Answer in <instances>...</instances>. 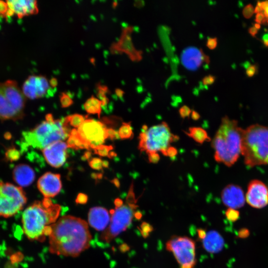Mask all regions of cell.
<instances>
[{
	"label": "cell",
	"instance_id": "15",
	"mask_svg": "<svg viewBox=\"0 0 268 268\" xmlns=\"http://www.w3.org/2000/svg\"><path fill=\"white\" fill-rule=\"evenodd\" d=\"M67 147V145L66 142L58 141L42 149V153L46 162L50 166L55 168H59L66 161Z\"/></svg>",
	"mask_w": 268,
	"mask_h": 268
},
{
	"label": "cell",
	"instance_id": "49",
	"mask_svg": "<svg viewBox=\"0 0 268 268\" xmlns=\"http://www.w3.org/2000/svg\"><path fill=\"white\" fill-rule=\"evenodd\" d=\"M49 83L52 87H56L58 84L57 79L55 78H52L49 80Z\"/></svg>",
	"mask_w": 268,
	"mask_h": 268
},
{
	"label": "cell",
	"instance_id": "19",
	"mask_svg": "<svg viewBox=\"0 0 268 268\" xmlns=\"http://www.w3.org/2000/svg\"><path fill=\"white\" fill-rule=\"evenodd\" d=\"M181 61L184 66L187 68L195 70L205 62L209 63V58L206 55L201 49L194 47H188L184 49L181 55Z\"/></svg>",
	"mask_w": 268,
	"mask_h": 268
},
{
	"label": "cell",
	"instance_id": "10",
	"mask_svg": "<svg viewBox=\"0 0 268 268\" xmlns=\"http://www.w3.org/2000/svg\"><path fill=\"white\" fill-rule=\"evenodd\" d=\"M166 249L171 252L180 268H194L197 264L196 244L187 236H172L166 243Z\"/></svg>",
	"mask_w": 268,
	"mask_h": 268
},
{
	"label": "cell",
	"instance_id": "9",
	"mask_svg": "<svg viewBox=\"0 0 268 268\" xmlns=\"http://www.w3.org/2000/svg\"><path fill=\"white\" fill-rule=\"evenodd\" d=\"M27 201L21 187L0 180V216L11 217L21 210Z\"/></svg>",
	"mask_w": 268,
	"mask_h": 268
},
{
	"label": "cell",
	"instance_id": "33",
	"mask_svg": "<svg viewBox=\"0 0 268 268\" xmlns=\"http://www.w3.org/2000/svg\"><path fill=\"white\" fill-rule=\"evenodd\" d=\"M227 219L230 221H235L239 217V213L235 209L228 208L225 212Z\"/></svg>",
	"mask_w": 268,
	"mask_h": 268
},
{
	"label": "cell",
	"instance_id": "43",
	"mask_svg": "<svg viewBox=\"0 0 268 268\" xmlns=\"http://www.w3.org/2000/svg\"><path fill=\"white\" fill-rule=\"evenodd\" d=\"M257 71V67L256 65H251L246 69V74L248 77L253 76Z\"/></svg>",
	"mask_w": 268,
	"mask_h": 268
},
{
	"label": "cell",
	"instance_id": "34",
	"mask_svg": "<svg viewBox=\"0 0 268 268\" xmlns=\"http://www.w3.org/2000/svg\"><path fill=\"white\" fill-rule=\"evenodd\" d=\"M8 6L6 0H0V16L4 18H8Z\"/></svg>",
	"mask_w": 268,
	"mask_h": 268
},
{
	"label": "cell",
	"instance_id": "13",
	"mask_svg": "<svg viewBox=\"0 0 268 268\" xmlns=\"http://www.w3.org/2000/svg\"><path fill=\"white\" fill-rule=\"evenodd\" d=\"M133 26L125 27L119 40L110 47V50L113 54L126 53L133 61H138L142 59V51L134 47L132 40L131 34Z\"/></svg>",
	"mask_w": 268,
	"mask_h": 268
},
{
	"label": "cell",
	"instance_id": "37",
	"mask_svg": "<svg viewBox=\"0 0 268 268\" xmlns=\"http://www.w3.org/2000/svg\"><path fill=\"white\" fill-rule=\"evenodd\" d=\"M148 154V160L150 163H156L160 159L159 154L155 152H149Z\"/></svg>",
	"mask_w": 268,
	"mask_h": 268
},
{
	"label": "cell",
	"instance_id": "41",
	"mask_svg": "<svg viewBox=\"0 0 268 268\" xmlns=\"http://www.w3.org/2000/svg\"><path fill=\"white\" fill-rule=\"evenodd\" d=\"M177 150L174 147L169 146L166 151L163 153V155L168 156L170 157H173L177 155Z\"/></svg>",
	"mask_w": 268,
	"mask_h": 268
},
{
	"label": "cell",
	"instance_id": "18",
	"mask_svg": "<svg viewBox=\"0 0 268 268\" xmlns=\"http://www.w3.org/2000/svg\"><path fill=\"white\" fill-rule=\"evenodd\" d=\"M221 197L225 205L235 209L243 206L246 201L243 190L234 184L226 186L221 192Z\"/></svg>",
	"mask_w": 268,
	"mask_h": 268
},
{
	"label": "cell",
	"instance_id": "14",
	"mask_svg": "<svg viewBox=\"0 0 268 268\" xmlns=\"http://www.w3.org/2000/svg\"><path fill=\"white\" fill-rule=\"evenodd\" d=\"M246 201L252 207L262 208L268 204V188L261 181L253 180L248 186Z\"/></svg>",
	"mask_w": 268,
	"mask_h": 268
},
{
	"label": "cell",
	"instance_id": "7",
	"mask_svg": "<svg viewBox=\"0 0 268 268\" xmlns=\"http://www.w3.org/2000/svg\"><path fill=\"white\" fill-rule=\"evenodd\" d=\"M138 148L147 153L160 151L162 154L170 146V143L179 139L173 134L165 122L152 126L145 131H142L139 136Z\"/></svg>",
	"mask_w": 268,
	"mask_h": 268
},
{
	"label": "cell",
	"instance_id": "23",
	"mask_svg": "<svg viewBox=\"0 0 268 268\" xmlns=\"http://www.w3.org/2000/svg\"><path fill=\"white\" fill-rule=\"evenodd\" d=\"M67 147L75 150L81 149H90V146L79 135L77 130L71 129L67 141Z\"/></svg>",
	"mask_w": 268,
	"mask_h": 268
},
{
	"label": "cell",
	"instance_id": "24",
	"mask_svg": "<svg viewBox=\"0 0 268 268\" xmlns=\"http://www.w3.org/2000/svg\"><path fill=\"white\" fill-rule=\"evenodd\" d=\"M103 103L99 99L92 96L83 105L85 110L90 114H97L100 118Z\"/></svg>",
	"mask_w": 268,
	"mask_h": 268
},
{
	"label": "cell",
	"instance_id": "25",
	"mask_svg": "<svg viewBox=\"0 0 268 268\" xmlns=\"http://www.w3.org/2000/svg\"><path fill=\"white\" fill-rule=\"evenodd\" d=\"M82 115L75 114L66 117L63 120V124L66 129L70 133L69 127L78 128L85 120Z\"/></svg>",
	"mask_w": 268,
	"mask_h": 268
},
{
	"label": "cell",
	"instance_id": "31",
	"mask_svg": "<svg viewBox=\"0 0 268 268\" xmlns=\"http://www.w3.org/2000/svg\"><path fill=\"white\" fill-rule=\"evenodd\" d=\"M60 101L63 108L70 106L73 103L72 99L67 94L62 92L60 95Z\"/></svg>",
	"mask_w": 268,
	"mask_h": 268
},
{
	"label": "cell",
	"instance_id": "39",
	"mask_svg": "<svg viewBox=\"0 0 268 268\" xmlns=\"http://www.w3.org/2000/svg\"><path fill=\"white\" fill-rule=\"evenodd\" d=\"M215 80V77L212 75H207L204 76L202 79V83L204 85L212 84Z\"/></svg>",
	"mask_w": 268,
	"mask_h": 268
},
{
	"label": "cell",
	"instance_id": "51",
	"mask_svg": "<svg viewBox=\"0 0 268 268\" xmlns=\"http://www.w3.org/2000/svg\"><path fill=\"white\" fill-rule=\"evenodd\" d=\"M116 92L117 95L118 96H119V97H122L124 93V91H123L122 90H121L120 89H117L116 90Z\"/></svg>",
	"mask_w": 268,
	"mask_h": 268
},
{
	"label": "cell",
	"instance_id": "16",
	"mask_svg": "<svg viewBox=\"0 0 268 268\" xmlns=\"http://www.w3.org/2000/svg\"><path fill=\"white\" fill-rule=\"evenodd\" d=\"M8 6V17L16 16L18 18L35 15L39 11L37 1L35 0H6Z\"/></svg>",
	"mask_w": 268,
	"mask_h": 268
},
{
	"label": "cell",
	"instance_id": "3",
	"mask_svg": "<svg viewBox=\"0 0 268 268\" xmlns=\"http://www.w3.org/2000/svg\"><path fill=\"white\" fill-rule=\"evenodd\" d=\"M244 129L235 120L224 117L212 142L215 150L214 158L227 166L233 165L241 154Z\"/></svg>",
	"mask_w": 268,
	"mask_h": 268
},
{
	"label": "cell",
	"instance_id": "20",
	"mask_svg": "<svg viewBox=\"0 0 268 268\" xmlns=\"http://www.w3.org/2000/svg\"><path fill=\"white\" fill-rule=\"evenodd\" d=\"M110 212L103 207H93L89 211L88 223L96 230L103 231L106 229L110 223Z\"/></svg>",
	"mask_w": 268,
	"mask_h": 268
},
{
	"label": "cell",
	"instance_id": "52",
	"mask_svg": "<svg viewBox=\"0 0 268 268\" xmlns=\"http://www.w3.org/2000/svg\"><path fill=\"white\" fill-rule=\"evenodd\" d=\"M263 11L262 9L259 6L257 5L254 9V13H260Z\"/></svg>",
	"mask_w": 268,
	"mask_h": 268
},
{
	"label": "cell",
	"instance_id": "35",
	"mask_svg": "<svg viewBox=\"0 0 268 268\" xmlns=\"http://www.w3.org/2000/svg\"><path fill=\"white\" fill-rule=\"evenodd\" d=\"M254 13V9L251 4H247L243 10V16L246 18H250Z\"/></svg>",
	"mask_w": 268,
	"mask_h": 268
},
{
	"label": "cell",
	"instance_id": "54",
	"mask_svg": "<svg viewBox=\"0 0 268 268\" xmlns=\"http://www.w3.org/2000/svg\"><path fill=\"white\" fill-rule=\"evenodd\" d=\"M264 15L266 18H268V6L264 10Z\"/></svg>",
	"mask_w": 268,
	"mask_h": 268
},
{
	"label": "cell",
	"instance_id": "56",
	"mask_svg": "<svg viewBox=\"0 0 268 268\" xmlns=\"http://www.w3.org/2000/svg\"><path fill=\"white\" fill-rule=\"evenodd\" d=\"M114 183L115 184V185L117 186V187H119L120 186V183H119V182L118 181V180L117 179H115L114 180Z\"/></svg>",
	"mask_w": 268,
	"mask_h": 268
},
{
	"label": "cell",
	"instance_id": "8",
	"mask_svg": "<svg viewBox=\"0 0 268 268\" xmlns=\"http://www.w3.org/2000/svg\"><path fill=\"white\" fill-rule=\"evenodd\" d=\"M137 205L134 203H123L115 206L110 211L111 215L109 226L103 231L101 239L105 242H110L119 234L124 231L131 224L135 217V210Z\"/></svg>",
	"mask_w": 268,
	"mask_h": 268
},
{
	"label": "cell",
	"instance_id": "32",
	"mask_svg": "<svg viewBox=\"0 0 268 268\" xmlns=\"http://www.w3.org/2000/svg\"><path fill=\"white\" fill-rule=\"evenodd\" d=\"M104 161L99 158H93L89 161V165L94 170H100L104 167Z\"/></svg>",
	"mask_w": 268,
	"mask_h": 268
},
{
	"label": "cell",
	"instance_id": "46",
	"mask_svg": "<svg viewBox=\"0 0 268 268\" xmlns=\"http://www.w3.org/2000/svg\"><path fill=\"white\" fill-rule=\"evenodd\" d=\"M206 233L207 232L204 229L201 228L198 229V237L202 240L205 237Z\"/></svg>",
	"mask_w": 268,
	"mask_h": 268
},
{
	"label": "cell",
	"instance_id": "21",
	"mask_svg": "<svg viewBox=\"0 0 268 268\" xmlns=\"http://www.w3.org/2000/svg\"><path fill=\"white\" fill-rule=\"evenodd\" d=\"M13 180L19 187H27L35 178L34 170L29 165L19 164L16 166L12 172Z\"/></svg>",
	"mask_w": 268,
	"mask_h": 268
},
{
	"label": "cell",
	"instance_id": "30",
	"mask_svg": "<svg viewBox=\"0 0 268 268\" xmlns=\"http://www.w3.org/2000/svg\"><path fill=\"white\" fill-rule=\"evenodd\" d=\"M97 96L99 99L102 101L103 103V106L106 105L109 102V99L107 97L106 93L107 91V88L105 86L98 85Z\"/></svg>",
	"mask_w": 268,
	"mask_h": 268
},
{
	"label": "cell",
	"instance_id": "38",
	"mask_svg": "<svg viewBox=\"0 0 268 268\" xmlns=\"http://www.w3.org/2000/svg\"><path fill=\"white\" fill-rule=\"evenodd\" d=\"M217 45V38L209 37L206 41V45L210 49H214L216 48Z\"/></svg>",
	"mask_w": 268,
	"mask_h": 268
},
{
	"label": "cell",
	"instance_id": "42",
	"mask_svg": "<svg viewBox=\"0 0 268 268\" xmlns=\"http://www.w3.org/2000/svg\"><path fill=\"white\" fill-rule=\"evenodd\" d=\"M87 199L88 197L86 195L80 193L77 195L75 201L77 203L84 204L87 202Z\"/></svg>",
	"mask_w": 268,
	"mask_h": 268
},
{
	"label": "cell",
	"instance_id": "4",
	"mask_svg": "<svg viewBox=\"0 0 268 268\" xmlns=\"http://www.w3.org/2000/svg\"><path fill=\"white\" fill-rule=\"evenodd\" d=\"M241 154L249 167L268 164V127L256 124L244 130Z\"/></svg>",
	"mask_w": 268,
	"mask_h": 268
},
{
	"label": "cell",
	"instance_id": "1",
	"mask_svg": "<svg viewBox=\"0 0 268 268\" xmlns=\"http://www.w3.org/2000/svg\"><path fill=\"white\" fill-rule=\"evenodd\" d=\"M49 239L51 253L76 257L89 247L92 236L85 220L67 215L51 225Z\"/></svg>",
	"mask_w": 268,
	"mask_h": 268
},
{
	"label": "cell",
	"instance_id": "2",
	"mask_svg": "<svg viewBox=\"0 0 268 268\" xmlns=\"http://www.w3.org/2000/svg\"><path fill=\"white\" fill-rule=\"evenodd\" d=\"M61 206L53 203L49 198L36 201L23 212V231L30 240L43 242L51 232V225L57 221Z\"/></svg>",
	"mask_w": 268,
	"mask_h": 268
},
{
	"label": "cell",
	"instance_id": "5",
	"mask_svg": "<svg viewBox=\"0 0 268 268\" xmlns=\"http://www.w3.org/2000/svg\"><path fill=\"white\" fill-rule=\"evenodd\" d=\"M69 135L63 124V120L54 119L51 114L46 116V120L33 129L22 133L24 145L43 149L50 144L63 141Z\"/></svg>",
	"mask_w": 268,
	"mask_h": 268
},
{
	"label": "cell",
	"instance_id": "17",
	"mask_svg": "<svg viewBox=\"0 0 268 268\" xmlns=\"http://www.w3.org/2000/svg\"><path fill=\"white\" fill-rule=\"evenodd\" d=\"M37 187L46 198L56 196L62 189L60 175L51 172L45 173L39 179Z\"/></svg>",
	"mask_w": 268,
	"mask_h": 268
},
{
	"label": "cell",
	"instance_id": "59",
	"mask_svg": "<svg viewBox=\"0 0 268 268\" xmlns=\"http://www.w3.org/2000/svg\"><path fill=\"white\" fill-rule=\"evenodd\" d=\"M263 40H268V33L265 34L263 37Z\"/></svg>",
	"mask_w": 268,
	"mask_h": 268
},
{
	"label": "cell",
	"instance_id": "22",
	"mask_svg": "<svg viewBox=\"0 0 268 268\" xmlns=\"http://www.w3.org/2000/svg\"><path fill=\"white\" fill-rule=\"evenodd\" d=\"M202 241L203 248L211 253L219 252L223 245L222 238L218 232L214 230L207 232L205 237Z\"/></svg>",
	"mask_w": 268,
	"mask_h": 268
},
{
	"label": "cell",
	"instance_id": "57",
	"mask_svg": "<svg viewBox=\"0 0 268 268\" xmlns=\"http://www.w3.org/2000/svg\"><path fill=\"white\" fill-rule=\"evenodd\" d=\"M254 27L257 29L259 30L261 28V25L260 24L258 23H255L254 24Z\"/></svg>",
	"mask_w": 268,
	"mask_h": 268
},
{
	"label": "cell",
	"instance_id": "58",
	"mask_svg": "<svg viewBox=\"0 0 268 268\" xmlns=\"http://www.w3.org/2000/svg\"><path fill=\"white\" fill-rule=\"evenodd\" d=\"M263 43L266 47H268V40H263Z\"/></svg>",
	"mask_w": 268,
	"mask_h": 268
},
{
	"label": "cell",
	"instance_id": "53",
	"mask_svg": "<svg viewBox=\"0 0 268 268\" xmlns=\"http://www.w3.org/2000/svg\"><path fill=\"white\" fill-rule=\"evenodd\" d=\"M90 156H91L90 152L89 151H87V152H85V153L83 155V157L85 159H88L89 158H90Z\"/></svg>",
	"mask_w": 268,
	"mask_h": 268
},
{
	"label": "cell",
	"instance_id": "36",
	"mask_svg": "<svg viewBox=\"0 0 268 268\" xmlns=\"http://www.w3.org/2000/svg\"><path fill=\"white\" fill-rule=\"evenodd\" d=\"M191 112L192 111L190 108L186 105L182 106L179 110L180 115L182 118L189 116Z\"/></svg>",
	"mask_w": 268,
	"mask_h": 268
},
{
	"label": "cell",
	"instance_id": "40",
	"mask_svg": "<svg viewBox=\"0 0 268 268\" xmlns=\"http://www.w3.org/2000/svg\"><path fill=\"white\" fill-rule=\"evenodd\" d=\"M107 134L108 138L112 140L119 138L118 132L112 128H107Z\"/></svg>",
	"mask_w": 268,
	"mask_h": 268
},
{
	"label": "cell",
	"instance_id": "48",
	"mask_svg": "<svg viewBox=\"0 0 268 268\" xmlns=\"http://www.w3.org/2000/svg\"><path fill=\"white\" fill-rule=\"evenodd\" d=\"M191 117L194 120H198L200 118V115L196 111H192Z\"/></svg>",
	"mask_w": 268,
	"mask_h": 268
},
{
	"label": "cell",
	"instance_id": "55",
	"mask_svg": "<svg viewBox=\"0 0 268 268\" xmlns=\"http://www.w3.org/2000/svg\"><path fill=\"white\" fill-rule=\"evenodd\" d=\"M251 65L250 64L249 62H245L244 64V67H245L246 69L249 67Z\"/></svg>",
	"mask_w": 268,
	"mask_h": 268
},
{
	"label": "cell",
	"instance_id": "50",
	"mask_svg": "<svg viewBox=\"0 0 268 268\" xmlns=\"http://www.w3.org/2000/svg\"><path fill=\"white\" fill-rule=\"evenodd\" d=\"M249 32L251 36L254 37L258 33V30L254 27H251L249 29Z\"/></svg>",
	"mask_w": 268,
	"mask_h": 268
},
{
	"label": "cell",
	"instance_id": "47",
	"mask_svg": "<svg viewBox=\"0 0 268 268\" xmlns=\"http://www.w3.org/2000/svg\"><path fill=\"white\" fill-rule=\"evenodd\" d=\"M257 5L260 6L263 10H264L268 6V0L264 1H258Z\"/></svg>",
	"mask_w": 268,
	"mask_h": 268
},
{
	"label": "cell",
	"instance_id": "28",
	"mask_svg": "<svg viewBox=\"0 0 268 268\" xmlns=\"http://www.w3.org/2000/svg\"><path fill=\"white\" fill-rule=\"evenodd\" d=\"M118 132L119 137L121 139H129L133 136L130 123H123Z\"/></svg>",
	"mask_w": 268,
	"mask_h": 268
},
{
	"label": "cell",
	"instance_id": "6",
	"mask_svg": "<svg viewBox=\"0 0 268 268\" xmlns=\"http://www.w3.org/2000/svg\"><path fill=\"white\" fill-rule=\"evenodd\" d=\"M26 99L16 80L0 81V120L22 119L25 115Z\"/></svg>",
	"mask_w": 268,
	"mask_h": 268
},
{
	"label": "cell",
	"instance_id": "26",
	"mask_svg": "<svg viewBox=\"0 0 268 268\" xmlns=\"http://www.w3.org/2000/svg\"><path fill=\"white\" fill-rule=\"evenodd\" d=\"M186 133L199 143H202L205 141L210 140L206 131L200 127L190 128L188 132Z\"/></svg>",
	"mask_w": 268,
	"mask_h": 268
},
{
	"label": "cell",
	"instance_id": "44",
	"mask_svg": "<svg viewBox=\"0 0 268 268\" xmlns=\"http://www.w3.org/2000/svg\"><path fill=\"white\" fill-rule=\"evenodd\" d=\"M23 257L21 253H16L12 255L11 257V260L12 261V262L17 263L21 260H22Z\"/></svg>",
	"mask_w": 268,
	"mask_h": 268
},
{
	"label": "cell",
	"instance_id": "29",
	"mask_svg": "<svg viewBox=\"0 0 268 268\" xmlns=\"http://www.w3.org/2000/svg\"><path fill=\"white\" fill-rule=\"evenodd\" d=\"M141 235L144 238H147L150 233L153 231V226L147 222L143 221L141 223L139 228Z\"/></svg>",
	"mask_w": 268,
	"mask_h": 268
},
{
	"label": "cell",
	"instance_id": "11",
	"mask_svg": "<svg viewBox=\"0 0 268 268\" xmlns=\"http://www.w3.org/2000/svg\"><path fill=\"white\" fill-rule=\"evenodd\" d=\"M77 131L91 148L102 145L108 138L106 126L103 122L93 119H85Z\"/></svg>",
	"mask_w": 268,
	"mask_h": 268
},
{
	"label": "cell",
	"instance_id": "27",
	"mask_svg": "<svg viewBox=\"0 0 268 268\" xmlns=\"http://www.w3.org/2000/svg\"><path fill=\"white\" fill-rule=\"evenodd\" d=\"M94 153L101 156H107L111 158L116 156V154L112 151L113 149V146L112 145H100L97 146L92 147Z\"/></svg>",
	"mask_w": 268,
	"mask_h": 268
},
{
	"label": "cell",
	"instance_id": "45",
	"mask_svg": "<svg viewBox=\"0 0 268 268\" xmlns=\"http://www.w3.org/2000/svg\"><path fill=\"white\" fill-rule=\"evenodd\" d=\"M264 18H265L264 13H263V12H260V13H257L256 15V19L255 20L257 22V23L260 24L262 22Z\"/></svg>",
	"mask_w": 268,
	"mask_h": 268
},
{
	"label": "cell",
	"instance_id": "60",
	"mask_svg": "<svg viewBox=\"0 0 268 268\" xmlns=\"http://www.w3.org/2000/svg\"><path fill=\"white\" fill-rule=\"evenodd\" d=\"M266 23L268 24V18H267V22Z\"/></svg>",
	"mask_w": 268,
	"mask_h": 268
},
{
	"label": "cell",
	"instance_id": "12",
	"mask_svg": "<svg viewBox=\"0 0 268 268\" xmlns=\"http://www.w3.org/2000/svg\"><path fill=\"white\" fill-rule=\"evenodd\" d=\"M51 86L48 79L43 75H30L25 80L21 87L27 99H36L50 95Z\"/></svg>",
	"mask_w": 268,
	"mask_h": 268
}]
</instances>
